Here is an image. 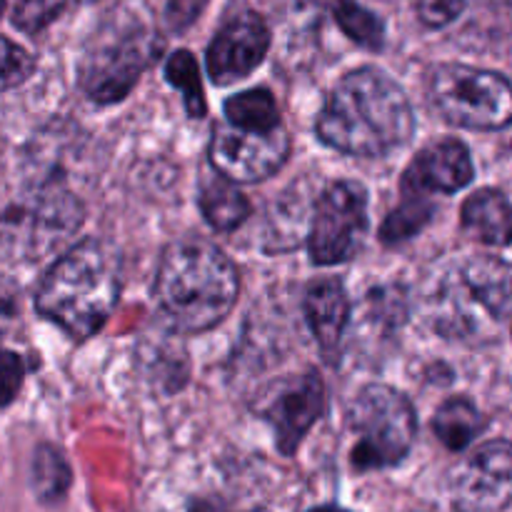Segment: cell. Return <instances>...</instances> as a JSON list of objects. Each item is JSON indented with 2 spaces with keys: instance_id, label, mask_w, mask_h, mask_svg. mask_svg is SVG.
Instances as JSON below:
<instances>
[{
  "instance_id": "cell-1",
  "label": "cell",
  "mask_w": 512,
  "mask_h": 512,
  "mask_svg": "<svg viewBox=\"0 0 512 512\" xmlns=\"http://www.w3.org/2000/svg\"><path fill=\"white\" fill-rule=\"evenodd\" d=\"M315 130L340 153L378 158L408 143L415 133V113L398 80L363 65L335 83Z\"/></svg>"
},
{
  "instance_id": "cell-2",
  "label": "cell",
  "mask_w": 512,
  "mask_h": 512,
  "mask_svg": "<svg viewBox=\"0 0 512 512\" xmlns=\"http://www.w3.org/2000/svg\"><path fill=\"white\" fill-rule=\"evenodd\" d=\"M240 293V278L228 255L205 238L168 245L155 275V298L183 333H203L223 323Z\"/></svg>"
},
{
  "instance_id": "cell-3",
  "label": "cell",
  "mask_w": 512,
  "mask_h": 512,
  "mask_svg": "<svg viewBox=\"0 0 512 512\" xmlns=\"http://www.w3.org/2000/svg\"><path fill=\"white\" fill-rule=\"evenodd\" d=\"M120 295V255L103 240H83L60 255L40 283L35 305L73 340H88Z\"/></svg>"
},
{
  "instance_id": "cell-4",
  "label": "cell",
  "mask_w": 512,
  "mask_h": 512,
  "mask_svg": "<svg viewBox=\"0 0 512 512\" xmlns=\"http://www.w3.org/2000/svg\"><path fill=\"white\" fill-rule=\"evenodd\" d=\"M438 328L453 338H495L510 315V265L495 255L465 260L435 298Z\"/></svg>"
},
{
  "instance_id": "cell-5",
  "label": "cell",
  "mask_w": 512,
  "mask_h": 512,
  "mask_svg": "<svg viewBox=\"0 0 512 512\" xmlns=\"http://www.w3.org/2000/svg\"><path fill=\"white\" fill-rule=\"evenodd\" d=\"M348 428L355 435L350 465L358 473H368L393 468L410 453L418 433V418L400 390L373 383L360 390L350 405Z\"/></svg>"
},
{
  "instance_id": "cell-6",
  "label": "cell",
  "mask_w": 512,
  "mask_h": 512,
  "mask_svg": "<svg viewBox=\"0 0 512 512\" xmlns=\"http://www.w3.org/2000/svg\"><path fill=\"white\" fill-rule=\"evenodd\" d=\"M430 100L448 123L465 130H503L512 120V90L493 70L443 63L430 73Z\"/></svg>"
},
{
  "instance_id": "cell-7",
  "label": "cell",
  "mask_w": 512,
  "mask_h": 512,
  "mask_svg": "<svg viewBox=\"0 0 512 512\" xmlns=\"http://www.w3.org/2000/svg\"><path fill=\"white\" fill-rule=\"evenodd\" d=\"M368 235V193L353 180H335L313 205L308 230L310 260L315 265L348 263Z\"/></svg>"
},
{
  "instance_id": "cell-8",
  "label": "cell",
  "mask_w": 512,
  "mask_h": 512,
  "mask_svg": "<svg viewBox=\"0 0 512 512\" xmlns=\"http://www.w3.org/2000/svg\"><path fill=\"white\" fill-rule=\"evenodd\" d=\"M160 40L143 28L98 45L80 65V85L95 103H115L130 93L140 75L158 58Z\"/></svg>"
},
{
  "instance_id": "cell-9",
  "label": "cell",
  "mask_w": 512,
  "mask_h": 512,
  "mask_svg": "<svg viewBox=\"0 0 512 512\" xmlns=\"http://www.w3.org/2000/svg\"><path fill=\"white\" fill-rule=\"evenodd\" d=\"M290 155V138L283 125L265 133L240 130L223 123L210 140V163L223 178L233 183H260L285 165Z\"/></svg>"
},
{
  "instance_id": "cell-10",
  "label": "cell",
  "mask_w": 512,
  "mask_h": 512,
  "mask_svg": "<svg viewBox=\"0 0 512 512\" xmlns=\"http://www.w3.org/2000/svg\"><path fill=\"white\" fill-rule=\"evenodd\" d=\"M512 488V450L508 440L485 443L453 473V500L460 512H500Z\"/></svg>"
},
{
  "instance_id": "cell-11",
  "label": "cell",
  "mask_w": 512,
  "mask_h": 512,
  "mask_svg": "<svg viewBox=\"0 0 512 512\" xmlns=\"http://www.w3.org/2000/svg\"><path fill=\"white\" fill-rule=\"evenodd\" d=\"M270 48V30L255 13H245L225 25L208 48V73L218 85L243 80L263 63Z\"/></svg>"
},
{
  "instance_id": "cell-12",
  "label": "cell",
  "mask_w": 512,
  "mask_h": 512,
  "mask_svg": "<svg viewBox=\"0 0 512 512\" xmlns=\"http://www.w3.org/2000/svg\"><path fill=\"white\" fill-rule=\"evenodd\" d=\"M473 160L468 145L455 138H443L428 145L413 158L403 175V195L428 198L433 193H458L473 183Z\"/></svg>"
},
{
  "instance_id": "cell-13",
  "label": "cell",
  "mask_w": 512,
  "mask_h": 512,
  "mask_svg": "<svg viewBox=\"0 0 512 512\" xmlns=\"http://www.w3.org/2000/svg\"><path fill=\"white\" fill-rule=\"evenodd\" d=\"M325 408H328V395H325L323 378L315 370L285 385L275 395L273 405H270L268 415H265L275 430L280 453L293 455L298 445L303 443L305 435H308V430L325 413Z\"/></svg>"
},
{
  "instance_id": "cell-14",
  "label": "cell",
  "mask_w": 512,
  "mask_h": 512,
  "mask_svg": "<svg viewBox=\"0 0 512 512\" xmlns=\"http://www.w3.org/2000/svg\"><path fill=\"white\" fill-rule=\"evenodd\" d=\"M305 315L315 340L325 353H333L350 323V300L335 278L315 280L305 293Z\"/></svg>"
},
{
  "instance_id": "cell-15",
  "label": "cell",
  "mask_w": 512,
  "mask_h": 512,
  "mask_svg": "<svg viewBox=\"0 0 512 512\" xmlns=\"http://www.w3.org/2000/svg\"><path fill=\"white\" fill-rule=\"evenodd\" d=\"M460 220L470 238L488 245H508L510 240V203L500 190L485 188L470 195L460 210Z\"/></svg>"
},
{
  "instance_id": "cell-16",
  "label": "cell",
  "mask_w": 512,
  "mask_h": 512,
  "mask_svg": "<svg viewBox=\"0 0 512 512\" xmlns=\"http://www.w3.org/2000/svg\"><path fill=\"white\" fill-rule=\"evenodd\" d=\"M200 210H203V218L210 228L218 230V233H230L248 220L250 203L235 188L233 180L218 175L200 188Z\"/></svg>"
},
{
  "instance_id": "cell-17",
  "label": "cell",
  "mask_w": 512,
  "mask_h": 512,
  "mask_svg": "<svg viewBox=\"0 0 512 512\" xmlns=\"http://www.w3.org/2000/svg\"><path fill=\"white\" fill-rule=\"evenodd\" d=\"M433 430L448 450H465L483 430V415L468 398H450L438 408Z\"/></svg>"
},
{
  "instance_id": "cell-18",
  "label": "cell",
  "mask_w": 512,
  "mask_h": 512,
  "mask_svg": "<svg viewBox=\"0 0 512 512\" xmlns=\"http://www.w3.org/2000/svg\"><path fill=\"white\" fill-rule=\"evenodd\" d=\"M225 118L235 128L255 130V133H265V130H273L280 125L278 103H275L273 93L265 88L243 90V93L225 100Z\"/></svg>"
},
{
  "instance_id": "cell-19",
  "label": "cell",
  "mask_w": 512,
  "mask_h": 512,
  "mask_svg": "<svg viewBox=\"0 0 512 512\" xmlns=\"http://www.w3.org/2000/svg\"><path fill=\"white\" fill-rule=\"evenodd\" d=\"M313 3L328 5L338 28L368 50H380L385 45V25L375 13L365 10L355 0H313Z\"/></svg>"
},
{
  "instance_id": "cell-20",
  "label": "cell",
  "mask_w": 512,
  "mask_h": 512,
  "mask_svg": "<svg viewBox=\"0 0 512 512\" xmlns=\"http://www.w3.org/2000/svg\"><path fill=\"white\" fill-rule=\"evenodd\" d=\"M70 468L63 455L50 445H40L33 458V490L40 503L53 505L65 498L70 488Z\"/></svg>"
},
{
  "instance_id": "cell-21",
  "label": "cell",
  "mask_w": 512,
  "mask_h": 512,
  "mask_svg": "<svg viewBox=\"0 0 512 512\" xmlns=\"http://www.w3.org/2000/svg\"><path fill=\"white\" fill-rule=\"evenodd\" d=\"M433 218V205L428 198H418V195H403L398 208L385 218L380 225V240L385 245H398L403 240L418 235L425 225Z\"/></svg>"
},
{
  "instance_id": "cell-22",
  "label": "cell",
  "mask_w": 512,
  "mask_h": 512,
  "mask_svg": "<svg viewBox=\"0 0 512 512\" xmlns=\"http://www.w3.org/2000/svg\"><path fill=\"white\" fill-rule=\"evenodd\" d=\"M165 78H168L170 85H175L183 93L190 118H203L208 105H205L203 83H200V70L193 53L178 50V53L170 55L168 63H165Z\"/></svg>"
},
{
  "instance_id": "cell-23",
  "label": "cell",
  "mask_w": 512,
  "mask_h": 512,
  "mask_svg": "<svg viewBox=\"0 0 512 512\" xmlns=\"http://www.w3.org/2000/svg\"><path fill=\"white\" fill-rule=\"evenodd\" d=\"M35 60L25 48L0 35V93L18 88L33 75Z\"/></svg>"
},
{
  "instance_id": "cell-24",
  "label": "cell",
  "mask_w": 512,
  "mask_h": 512,
  "mask_svg": "<svg viewBox=\"0 0 512 512\" xmlns=\"http://www.w3.org/2000/svg\"><path fill=\"white\" fill-rule=\"evenodd\" d=\"M65 3L68 0H18L13 10V25L28 35L40 33L63 13Z\"/></svg>"
},
{
  "instance_id": "cell-25",
  "label": "cell",
  "mask_w": 512,
  "mask_h": 512,
  "mask_svg": "<svg viewBox=\"0 0 512 512\" xmlns=\"http://www.w3.org/2000/svg\"><path fill=\"white\" fill-rule=\"evenodd\" d=\"M25 380V363L18 353L3 350L0 353V408L10 405L20 393Z\"/></svg>"
},
{
  "instance_id": "cell-26",
  "label": "cell",
  "mask_w": 512,
  "mask_h": 512,
  "mask_svg": "<svg viewBox=\"0 0 512 512\" xmlns=\"http://www.w3.org/2000/svg\"><path fill=\"white\" fill-rule=\"evenodd\" d=\"M465 8V0H418V15L428 28H445Z\"/></svg>"
},
{
  "instance_id": "cell-27",
  "label": "cell",
  "mask_w": 512,
  "mask_h": 512,
  "mask_svg": "<svg viewBox=\"0 0 512 512\" xmlns=\"http://www.w3.org/2000/svg\"><path fill=\"white\" fill-rule=\"evenodd\" d=\"M205 0H170L168 3V20L175 28H185L190 20H195L198 10L203 8Z\"/></svg>"
},
{
  "instance_id": "cell-28",
  "label": "cell",
  "mask_w": 512,
  "mask_h": 512,
  "mask_svg": "<svg viewBox=\"0 0 512 512\" xmlns=\"http://www.w3.org/2000/svg\"><path fill=\"white\" fill-rule=\"evenodd\" d=\"M13 303H10L8 295L0 293V338H3V333L8 330L10 320H13Z\"/></svg>"
},
{
  "instance_id": "cell-29",
  "label": "cell",
  "mask_w": 512,
  "mask_h": 512,
  "mask_svg": "<svg viewBox=\"0 0 512 512\" xmlns=\"http://www.w3.org/2000/svg\"><path fill=\"white\" fill-rule=\"evenodd\" d=\"M190 512H228V510H223L220 505H213V503H195L193 508H190Z\"/></svg>"
},
{
  "instance_id": "cell-30",
  "label": "cell",
  "mask_w": 512,
  "mask_h": 512,
  "mask_svg": "<svg viewBox=\"0 0 512 512\" xmlns=\"http://www.w3.org/2000/svg\"><path fill=\"white\" fill-rule=\"evenodd\" d=\"M308 512H350V510L338 508V505H320V508H313V510H308Z\"/></svg>"
},
{
  "instance_id": "cell-31",
  "label": "cell",
  "mask_w": 512,
  "mask_h": 512,
  "mask_svg": "<svg viewBox=\"0 0 512 512\" xmlns=\"http://www.w3.org/2000/svg\"><path fill=\"white\" fill-rule=\"evenodd\" d=\"M3 10H5V0H0V15H3Z\"/></svg>"
}]
</instances>
